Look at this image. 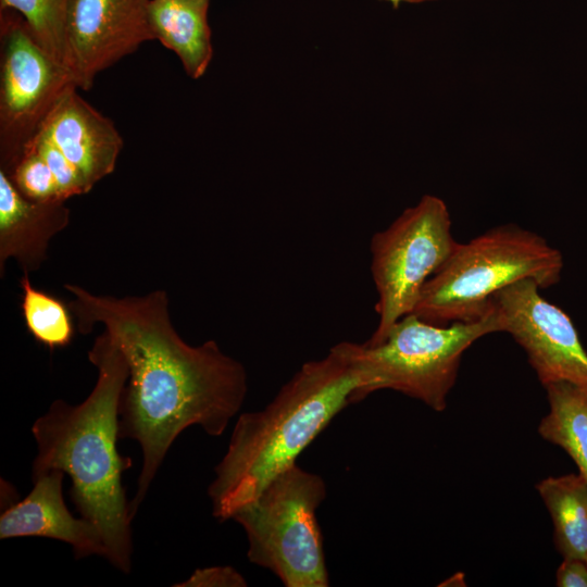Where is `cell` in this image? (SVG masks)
<instances>
[{"mask_svg":"<svg viewBox=\"0 0 587 587\" xmlns=\"http://www.w3.org/2000/svg\"><path fill=\"white\" fill-rule=\"evenodd\" d=\"M68 303L83 334L102 324L121 349L128 379L120 400V438L136 440L142 453L134 519L168 449L186 428L198 425L222 435L240 410L247 391L243 365L215 340L187 344L172 324L164 290L143 296L95 295L65 284Z\"/></svg>","mask_w":587,"mask_h":587,"instance_id":"1","label":"cell"},{"mask_svg":"<svg viewBox=\"0 0 587 587\" xmlns=\"http://www.w3.org/2000/svg\"><path fill=\"white\" fill-rule=\"evenodd\" d=\"M88 359L98 371L89 396L75 405L53 401L32 426L37 445L32 479L51 470L67 474L71 499L80 516L99 528L105 559L129 573L133 516L122 474L132 459L117 450L120 400L129 372L123 352L105 330L95 339Z\"/></svg>","mask_w":587,"mask_h":587,"instance_id":"2","label":"cell"},{"mask_svg":"<svg viewBox=\"0 0 587 587\" xmlns=\"http://www.w3.org/2000/svg\"><path fill=\"white\" fill-rule=\"evenodd\" d=\"M352 342L305 362L263 409L242 413L209 486L213 516L232 519L255 499L347 405L364 399Z\"/></svg>","mask_w":587,"mask_h":587,"instance_id":"3","label":"cell"},{"mask_svg":"<svg viewBox=\"0 0 587 587\" xmlns=\"http://www.w3.org/2000/svg\"><path fill=\"white\" fill-rule=\"evenodd\" d=\"M562 268L561 252L545 238L514 224L500 225L458 242L424 285L412 313L440 326L476 320L507 286L532 279L547 288L559 282Z\"/></svg>","mask_w":587,"mask_h":587,"instance_id":"4","label":"cell"},{"mask_svg":"<svg viewBox=\"0 0 587 587\" xmlns=\"http://www.w3.org/2000/svg\"><path fill=\"white\" fill-rule=\"evenodd\" d=\"M503 332L499 311L446 326L411 313L399 320L385 340L375 346L352 342L353 355L364 379V397L392 389L444 411L463 353L485 335Z\"/></svg>","mask_w":587,"mask_h":587,"instance_id":"5","label":"cell"},{"mask_svg":"<svg viewBox=\"0 0 587 587\" xmlns=\"http://www.w3.org/2000/svg\"><path fill=\"white\" fill-rule=\"evenodd\" d=\"M323 478L292 464L234 515L248 539L251 563L272 571L286 587H326L328 572L316 509Z\"/></svg>","mask_w":587,"mask_h":587,"instance_id":"6","label":"cell"},{"mask_svg":"<svg viewBox=\"0 0 587 587\" xmlns=\"http://www.w3.org/2000/svg\"><path fill=\"white\" fill-rule=\"evenodd\" d=\"M445 201L433 195L405 209L371 239V272L377 292V326L364 344L385 340L392 326L411 314L426 282L440 268L458 241Z\"/></svg>","mask_w":587,"mask_h":587,"instance_id":"7","label":"cell"},{"mask_svg":"<svg viewBox=\"0 0 587 587\" xmlns=\"http://www.w3.org/2000/svg\"><path fill=\"white\" fill-rule=\"evenodd\" d=\"M1 42V170L7 171L55 100L74 84L37 42L25 21L2 17Z\"/></svg>","mask_w":587,"mask_h":587,"instance_id":"8","label":"cell"},{"mask_svg":"<svg viewBox=\"0 0 587 587\" xmlns=\"http://www.w3.org/2000/svg\"><path fill=\"white\" fill-rule=\"evenodd\" d=\"M539 289L536 282L522 279L494 296L503 332L524 349L544 386L565 382L587 391V352L577 330L570 316Z\"/></svg>","mask_w":587,"mask_h":587,"instance_id":"9","label":"cell"},{"mask_svg":"<svg viewBox=\"0 0 587 587\" xmlns=\"http://www.w3.org/2000/svg\"><path fill=\"white\" fill-rule=\"evenodd\" d=\"M150 1L70 0L65 66L77 88L88 90L98 73L155 39Z\"/></svg>","mask_w":587,"mask_h":587,"instance_id":"10","label":"cell"},{"mask_svg":"<svg viewBox=\"0 0 587 587\" xmlns=\"http://www.w3.org/2000/svg\"><path fill=\"white\" fill-rule=\"evenodd\" d=\"M76 89L71 85L60 95L38 129L92 189L114 171L123 139L114 124L86 102Z\"/></svg>","mask_w":587,"mask_h":587,"instance_id":"11","label":"cell"},{"mask_svg":"<svg viewBox=\"0 0 587 587\" xmlns=\"http://www.w3.org/2000/svg\"><path fill=\"white\" fill-rule=\"evenodd\" d=\"M64 474L51 470L32 479L30 492L2 512L0 538L45 537L71 545L77 559L91 554L105 558L99 528L83 516L75 517L63 500Z\"/></svg>","mask_w":587,"mask_h":587,"instance_id":"12","label":"cell"},{"mask_svg":"<svg viewBox=\"0 0 587 587\" xmlns=\"http://www.w3.org/2000/svg\"><path fill=\"white\" fill-rule=\"evenodd\" d=\"M70 222L65 201L38 202L25 198L0 170V276L9 259L23 274L40 268L50 240Z\"/></svg>","mask_w":587,"mask_h":587,"instance_id":"13","label":"cell"},{"mask_svg":"<svg viewBox=\"0 0 587 587\" xmlns=\"http://www.w3.org/2000/svg\"><path fill=\"white\" fill-rule=\"evenodd\" d=\"M208 9L209 0H151L149 4L155 39L175 52L193 79L204 75L213 57Z\"/></svg>","mask_w":587,"mask_h":587,"instance_id":"14","label":"cell"},{"mask_svg":"<svg viewBox=\"0 0 587 587\" xmlns=\"http://www.w3.org/2000/svg\"><path fill=\"white\" fill-rule=\"evenodd\" d=\"M537 490L548 509L557 549L587 562V482L579 474L547 477Z\"/></svg>","mask_w":587,"mask_h":587,"instance_id":"15","label":"cell"},{"mask_svg":"<svg viewBox=\"0 0 587 587\" xmlns=\"http://www.w3.org/2000/svg\"><path fill=\"white\" fill-rule=\"evenodd\" d=\"M545 388L549 412L540 421L538 432L571 457L587 482V391L565 382Z\"/></svg>","mask_w":587,"mask_h":587,"instance_id":"16","label":"cell"},{"mask_svg":"<svg viewBox=\"0 0 587 587\" xmlns=\"http://www.w3.org/2000/svg\"><path fill=\"white\" fill-rule=\"evenodd\" d=\"M20 285L22 315L33 338L51 350L68 346L75 332L70 307L35 288L28 274H23Z\"/></svg>","mask_w":587,"mask_h":587,"instance_id":"17","label":"cell"},{"mask_svg":"<svg viewBox=\"0 0 587 587\" xmlns=\"http://www.w3.org/2000/svg\"><path fill=\"white\" fill-rule=\"evenodd\" d=\"M68 4L70 0H1V9L17 11L41 48L65 70Z\"/></svg>","mask_w":587,"mask_h":587,"instance_id":"18","label":"cell"},{"mask_svg":"<svg viewBox=\"0 0 587 587\" xmlns=\"http://www.w3.org/2000/svg\"><path fill=\"white\" fill-rule=\"evenodd\" d=\"M3 172L15 188L29 200L38 202L64 201L51 170L41 155L28 143H25L16 160Z\"/></svg>","mask_w":587,"mask_h":587,"instance_id":"19","label":"cell"},{"mask_svg":"<svg viewBox=\"0 0 587 587\" xmlns=\"http://www.w3.org/2000/svg\"><path fill=\"white\" fill-rule=\"evenodd\" d=\"M26 143L41 155L51 170L64 201L91 190L77 168L41 130L37 129Z\"/></svg>","mask_w":587,"mask_h":587,"instance_id":"20","label":"cell"},{"mask_svg":"<svg viewBox=\"0 0 587 587\" xmlns=\"http://www.w3.org/2000/svg\"><path fill=\"white\" fill-rule=\"evenodd\" d=\"M175 586L217 587L247 586L246 579L232 566H211L199 569L184 583Z\"/></svg>","mask_w":587,"mask_h":587,"instance_id":"21","label":"cell"},{"mask_svg":"<svg viewBox=\"0 0 587 587\" xmlns=\"http://www.w3.org/2000/svg\"><path fill=\"white\" fill-rule=\"evenodd\" d=\"M559 587H587V562L564 558L555 574Z\"/></svg>","mask_w":587,"mask_h":587,"instance_id":"22","label":"cell"},{"mask_svg":"<svg viewBox=\"0 0 587 587\" xmlns=\"http://www.w3.org/2000/svg\"><path fill=\"white\" fill-rule=\"evenodd\" d=\"M385 3L392 5L394 8H399L402 4H420L425 2H432L437 0H378Z\"/></svg>","mask_w":587,"mask_h":587,"instance_id":"23","label":"cell"}]
</instances>
